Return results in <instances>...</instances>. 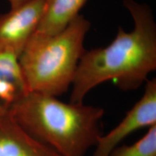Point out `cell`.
Masks as SVG:
<instances>
[{
	"label": "cell",
	"mask_w": 156,
	"mask_h": 156,
	"mask_svg": "<svg viewBox=\"0 0 156 156\" xmlns=\"http://www.w3.org/2000/svg\"><path fill=\"white\" fill-rule=\"evenodd\" d=\"M27 92L18 56L8 52H0V112L9 111Z\"/></svg>",
	"instance_id": "cell-7"
},
{
	"label": "cell",
	"mask_w": 156,
	"mask_h": 156,
	"mask_svg": "<svg viewBox=\"0 0 156 156\" xmlns=\"http://www.w3.org/2000/svg\"><path fill=\"white\" fill-rule=\"evenodd\" d=\"M134 28H119L116 38L103 48L85 51L72 84L69 102L81 103L93 88L113 81L123 90L137 89L156 69V23L147 5L124 0Z\"/></svg>",
	"instance_id": "cell-1"
},
{
	"label": "cell",
	"mask_w": 156,
	"mask_h": 156,
	"mask_svg": "<svg viewBox=\"0 0 156 156\" xmlns=\"http://www.w3.org/2000/svg\"><path fill=\"white\" fill-rule=\"evenodd\" d=\"M28 1H30V0H8L10 8H15Z\"/></svg>",
	"instance_id": "cell-10"
},
{
	"label": "cell",
	"mask_w": 156,
	"mask_h": 156,
	"mask_svg": "<svg viewBox=\"0 0 156 156\" xmlns=\"http://www.w3.org/2000/svg\"><path fill=\"white\" fill-rule=\"evenodd\" d=\"M90 23L79 15L53 35L35 33L18 62L28 92L58 97L72 86Z\"/></svg>",
	"instance_id": "cell-3"
},
{
	"label": "cell",
	"mask_w": 156,
	"mask_h": 156,
	"mask_svg": "<svg viewBox=\"0 0 156 156\" xmlns=\"http://www.w3.org/2000/svg\"><path fill=\"white\" fill-rule=\"evenodd\" d=\"M156 125V80H147L143 95L114 129L101 134L93 156H108L123 140L142 128Z\"/></svg>",
	"instance_id": "cell-4"
},
{
	"label": "cell",
	"mask_w": 156,
	"mask_h": 156,
	"mask_svg": "<svg viewBox=\"0 0 156 156\" xmlns=\"http://www.w3.org/2000/svg\"><path fill=\"white\" fill-rule=\"evenodd\" d=\"M108 156H156V125L132 145L117 146Z\"/></svg>",
	"instance_id": "cell-9"
},
{
	"label": "cell",
	"mask_w": 156,
	"mask_h": 156,
	"mask_svg": "<svg viewBox=\"0 0 156 156\" xmlns=\"http://www.w3.org/2000/svg\"><path fill=\"white\" fill-rule=\"evenodd\" d=\"M0 156H60L28 133L9 111L0 112Z\"/></svg>",
	"instance_id": "cell-6"
},
{
	"label": "cell",
	"mask_w": 156,
	"mask_h": 156,
	"mask_svg": "<svg viewBox=\"0 0 156 156\" xmlns=\"http://www.w3.org/2000/svg\"><path fill=\"white\" fill-rule=\"evenodd\" d=\"M46 2V0H30L0 15V52L19 57L36 32Z\"/></svg>",
	"instance_id": "cell-5"
},
{
	"label": "cell",
	"mask_w": 156,
	"mask_h": 156,
	"mask_svg": "<svg viewBox=\"0 0 156 156\" xmlns=\"http://www.w3.org/2000/svg\"><path fill=\"white\" fill-rule=\"evenodd\" d=\"M9 112L33 137L60 156H85L101 135L104 114L101 107L36 92L25 93Z\"/></svg>",
	"instance_id": "cell-2"
},
{
	"label": "cell",
	"mask_w": 156,
	"mask_h": 156,
	"mask_svg": "<svg viewBox=\"0 0 156 156\" xmlns=\"http://www.w3.org/2000/svg\"><path fill=\"white\" fill-rule=\"evenodd\" d=\"M87 0H46L36 33L53 35L64 29L75 17Z\"/></svg>",
	"instance_id": "cell-8"
}]
</instances>
